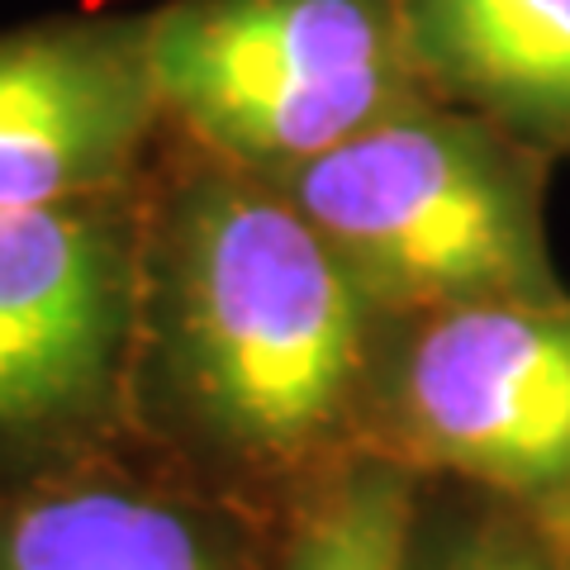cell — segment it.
<instances>
[{"label":"cell","instance_id":"6","mask_svg":"<svg viewBox=\"0 0 570 570\" xmlns=\"http://www.w3.org/2000/svg\"><path fill=\"white\" fill-rule=\"evenodd\" d=\"M163 110L142 24H52L0 39V214L91 200Z\"/></svg>","mask_w":570,"mask_h":570},{"label":"cell","instance_id":"10","mask_svg":"<svg viewBox=\"0 0 570 570\" xmlns=\"http://www.w3.org/2000/svg\"><path fill=\"white\" fill-rule=\"evenodd\" d=\"M448 570H557V566L513 542H471L448 561Z\"/></svg>","mask_w":570,"mask_h":570},{"label":"cell","instance_id":"3","mask_svg":"<svg viewBox=\"0 0 570 570\" xmlns=\"http://www.w3.org/2000/svg\"><path fill=\"white\" fill-rule=\"evenodd\" d=\"M142 43L163 110L262 176L428 91L395 0H176L142 24Z\"/></svg>","mask_w":570,"mask_h":570},{"label":"cell","instance_id":"2","mask_svg":"<svg viewBox=\"0 0 570 570\" xmlns=\"http://www.w3.org/2000/svg\"><path fill=\"white\" fill-rule=\"evenodd\" d=\"M266 181L305 214L371 309L561 299L538 181L485 119L419 100Z\"/></svg>","mask_w":570,"mask_h":570},{"label":"cell","instance_id":"8","mask_svg":"<svg viewBox=\"0 0 570 570\" xmlns=\"http://www.w3.org/2000/svg\"><path fill=\"white\" fill-rule=\"evenodd\" d=\"M0 570H234V551L190 504L86 480L0 509Z\"/></svg>","mask_w":570,"mask_h":570},{"label":"cell","instance_id":"9","mask_svg":"<svg viewBox=\"0 0 570 570\" xmlns=\"http://www.w3.org/2000/svg\"><path fill=\"white\" fill-rule=\"evenodd\" d=\"M409 485L390 466H362L328 490L285 557V570H409Z\"/></svg>","mask_w":570,"mask_h":570},{"label":"cell","instance_id":"1","mask_svg":"<svg viewBox=\"0 0 570 570\" xmlns=\"http://www.w3.org/2000/svg\"><path fill=\"white\" fill-rule=\"evenodd\" d=\"M366 299L285 195L200 176L171 234L167 343L190 419L257 466L343 428L362 385Z\"/></svg>","mask_w":570,"mask_h":570},{"label":"cell","instance_id":"7","mask_svg":"<svg viewBox=\"0 0 570 570\" xmlns=\"http://www.w3.org/2000/svg\"><path fill=\"white\" fill-rule=\"evenodd\" d=\"M428 86L519 142L570 148V0H395Z\"/></svg>","mask_w":570,"mask_h":570},{"label":"cell","instance_id":"4","mask_svg":"<svg viewBox=\"0 0 570 570\" xmlns=\"http://www.w3.org/2000/svg\"><path fill=\"white\" fill-rule=\"evenodd\" d=\"M414 448L519 494L570 485V305L499 299L423 314L400 366Z\"/></svg>","mask_w":570,"mask_h":570},{"label":"cell","instance_id":"11","mask_svg":"<svg viewBox=\"0 0 570 570\" xmlns=\"http://www.w3.org/2000/svg\"><path fill=\"white\" fill-rule=\"evenodd\" d=\"M542 532H547L551 551H561V561H570V485L551 490L542 499Z\"/></svg>","mask_w":570,"mask_h":570},{"label":"cell","instance_id":"5","mask_svg":"<svg viewBox=\"0 0 570 570\" xmlns=\"http://www.w3.org/2000/svg\"><path fill=\"white\" fill-rule=\"evenodd\" d=\"M129 318L119 228L91 200L0 214V438L91 414Z\"/></svg>","mask_w":570,"mask_h":570}]
</instances>
